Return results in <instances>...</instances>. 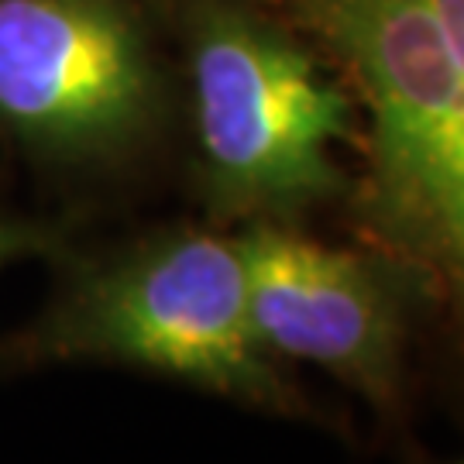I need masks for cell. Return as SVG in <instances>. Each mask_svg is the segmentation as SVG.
<instances>
[{
    "mask_svg": "<svg viewBox=\"0 0 464 464\" xmlns=\"http://www.w3.org/2000/svg\"><path fill=\"white\" fill-rule=\"evenodd\" d=\"M348 86L354 241L392 258L464 368V0H262Z\"/></svg>",
    "mask_w": 464,
    "mask_h": 464,
    "instance_id": "cell-1",
    "label": "cell"
},
{
    "mask_svg": "<svg viewBox=\"0 0 464 464\" xmlns=\"http://www.w3.org/2000/svg\"><path fill=\"white\" fill-rule=\"evenodd\" d=\"M197 179L220 224H296L341 203L358 107L320 52L262 0H179Z\"/></svg>",
    "mask_w": 464,
    "mask_h": 464,
    "instance_id": "cell-2",
    "label": "cell"
},
{
    "mask_svg": "<svg viewBox=\"0 0 464 464\" xmlns=\"http://www.w3.org/2000/svg\"><path fill=\"white\" fill-rule=\"evenodd\" d=\"M42 362L166 375L282 420H314L303 389L251 327L237 234H155L80 272L28 337Z\"/></svg>",
    "mask_w": 464,
    "mask_h": 464,
    "instance_id": "cell-3",
    "label": "cell"
},
{
    "mask_svg": "<svg viewBox=\"0 0 464 464\" xmlns=\"http://www.w3.org/2000/svg\"><path fill=\"white\" fill-rule=\"evenodd\" d=\"M169 83L134 0H0V124L52 162H114L166 121Z\"/></svg>",
    "mask_w": 464,
    "mask_h": 464,
    "instance_id": "cell-4",
    "label": "cell"
},
{
    "mask_svg": "<svg viewBox=\"0 0 464 464\" xmlns=\"http://www.w3.org/2000/svg\"><path fill=\"white\" fill-rule=\"evenodd\" d=\"M237 245L262 348L282 365L327 372L379 416L396 413L420 314L406 272L382 251L324 245L296 224L255 220L241 227Z\"/></svg>",
    "mask_w": 464,
    "mask_h": 464,
    "instance_id": "cell-5",
    "label": "cell"
},
{
    "mask_svg": "<svg viewBox=\"0 0 464 464\" xmlns=\"http://www.w3.org/2000/svg\"><path fill=\"white\" fill-rule=\"evenodd\" d=\"M49 245L42 231L24 227V224H11V220H0V266L4 262H14L21 255H32Z\"/></svg>",
    "mask_w": 464,
    "mask_h": 464,
    "instance_id": "cell-6",
    "label": "cell"
}]
</instances>
